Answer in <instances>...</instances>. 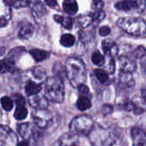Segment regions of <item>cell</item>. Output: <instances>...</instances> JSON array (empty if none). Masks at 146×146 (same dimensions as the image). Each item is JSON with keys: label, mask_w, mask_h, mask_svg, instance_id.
Returning a JSON list of instances; mask_svg holds the SVG:
<instances>
[{"label": "cell", "mask_w": 146, "mask_h": 146, "mask_svg": "<svg viewBox=\"0 0 146 146\" xmlns=\"http://www.w3.org/2000/svg\"><path fill=\"white\" fill-rule=\"evenodd\" d=\"M133 144L134 145H146V133L138 127H133L131 131Z\"/></svg>", "instance_id": "4fadbf2b"}, {"label": "cell", "mask_w": 146, "mask_h": 146, "mask_svg": "<svg viewBox=\"0 0 146 146\" xmlns=\"http://www.w3.org/2000/svg\"><path fill=\"white\" fill-rule=\"evenodd\" d=\"M33 75L38 80H42L45 77V71L42 67H36L33 69Z\"/></svg>", "instance_id": "f1b7e54d"}, {"label": "cell", "mask_w": 146, "mask_h": 146, "mask_svg": "<svg viewBox=\"0 0 146 146\" xmlns=\"http://www.w3.org/2000/svg\"><path fill=\"white\" fill-rule=\"evenodd\" d=\"M105 17V12L102 9H97V11H95V13L92 15L93 21L96 22H99L102 20H104Z\"/></svg>", "instance_id": "1f68e13d"}, {"label": "cell", "mask_w": 146, "mask_h": 146, "mask_svg": "<svg viewBox=\"0 0 146 146\" xmlns=\"http://www.w3.org/2000/svg\"><path fill=\"white\" fill-rule=\"evenodd\" d=\"M53 72L56 74V76H58L59 78L62 79L63 75L66 74V71H65V67L63 68L59 62H56L54 67H53Z\"/></svg>", "instance_id": "f546056e"}, {"label": "cell", "mask_w": 146, "mask_h": 146, "mask_svg": "<svg viewBox=\"0 0 146 146\" xmlns=\"http://www.w3.org/2000/svg\"><path fill=\"white\" fill-rule=\"evenodd\" d=\"M91 106H92V103H91L90 99L88 98H86V96L80 97L77 101V107L81 111L89 110L91 108Z\"/></svg>", "instance_id": "7402d4cb"}, {"label": "cell", "mask_w": 146, "mask_h": 146, "mask_svg": "<svg viewBox=\"0 0 146 146\" xmlns=\"http://www.w3.org/2000/svg\"><path fill=\"white\" fill-rule=\"evenodd\" d=\"M15 133L8 127L0 125V146H12L17 145Z\"/></svg>", "instance_id": "8992f818"}, {"label": "cell", "mask_w": 146, "mask_h": 146, "mask_svg": "<svg viewBox=\"0 0 146 146\" xmlns=\"http://www.w3.org/2000/svg\"><path fill=\"white\" fill-rule=\"evenodd\" d=\"M124 109L127 110V111H134V110L136 109V105L134 103L131 102V101H128L127 103L124 104Z\"/></svg>", "instance_id": "f35d334b"}, {"label": "cell", "mask_w": 146, "mask_h": 146, "mask_svg": "<svg viewBox=\"0 0 146 146\" xmlns=\"http://www.w3.org/2000/svg\"><path fill=\"white\" fill-rule=\"evenodd\" d=\"M119 67L121 71L126 73H133L137 68L135 61L129 56H121L119 58Z\"/></svg>", "instance_id": "ba28073f"}, {"label": "cell", "mask_w": 146, "mask_h": 146, "mask_svg": "<svg viewBox=\"0 0 146 146\" xmlns=\"http://www.w3.org/2000/svg\"><path fill=\"white\" fill-rule=\"evenodd\" d=\"M9 3L15 8H22L27 5V1L24 0H9Z\"/></svg>", "instance_id": "d590c367"}, {"label": "cell", "mask_w": 146, "mask_h": 146, "mask_svg": "<svg viewBox=\"0 0 146 146\" xmlns=\"http://www.w3.org/2000/svg\"><path fill=\"white\" fill-rule=\"evenodd\" d=\"M28 103L34 109H46L48 106V99L45 96L40 94H34L28 96Z\"/></svg>", "instance_id": "9c48e42d"}, {"label": "cell", "mask_w": 146, "mask_h": 146, "mask_svg": "<svg viewBox=\"0 0 146 146\" xmlns=\"http://www.w3.org/2000/svg\"><path fill=\"white\" fill-rule=\"evenodd\" d=\"M66 76L74 87L82 85L86 78V70L84 62L77 57H69L65 62Z\"/></svg>", "instance_id": "6da1fadb"}, {"label": "cell", "mask_w": 146, "mask_h": 146, "mask_svg": "<svg viewBox=\"0 0 146 146\" xmlns=\"http://www.w3.org/2000/svg\"><path fill=\"white\" fill-rule=\"evenodd\" d=\"M17 131L24 140H31L34 134V129L30 123H21L17 126Z\"/></svg>", "instance_id": "8fae6325"}, {"label": "cell", "mask_w": 146, "mask_h": 146, "mask_svg": "<svg viewBox=\"0 0 146 146\" xmlns=\"http://www.w3.org/2000/svg\"><path fill=\"white\" fill-rule=\"evenodd\" d=\"M93 5L96 7L97 9H102L104 8V3L101 0H93Z\"/></svg>", "instance_id": "b9f144b4"}, {"label": "cell", "mask_w": 146, "mask_h": 146, "mask_svg": "<svg viewBox=\"0 0 146 146\" xmlns=\"http://www.w3.org/2000/svg\"><path fill=\"white\" fill-rule=\"evenodd\" d=\"M92 61L93 64H95L97 66H103L105 63V58L98 50H95L92 53Z\"/></svg>", "instance_id": "d4e9b609"}, {"label": "cell", "mask_w": 146, "mask_h": 146, "mask_svg": "<svg viewBox=\"0 0 146 146\" xmlns=\"http://www.w3.org/2000/svg\"><path fill=\"white\" fill-rule=\"evenodd\" d=\"M104 52L108 56H115L119 52L118 45L111 39H105L102 42Z\"/></svg>", "instance_id": "7c38bea8"}, {"label": "cell", "mask_w": 146, "mask_h": 146, "mask_svg": "<svg viewBox=\"0 0 146 146\" xmlns=\"http://www.w3.org/2000/svg\"><path fill=\"white\" fill-rule=\"evenodd\" d=\"M78 89H79V92H80V94L83 95V96H86L89 94V88L85 86V85H80V86H78Z\"/></svg>", "instance_id": "60d3db41"}, {"label": "cell", "mask_w": 146, "mask_h": 146, "mask_svg": "<svg viewBox=\"0 0 146 146\" xmlns=\"http://www.w3.org/2000/svg\"><path fill=\"white\" fill-rule=\"evenodd\" d=\"M30 54L33 56V57L34 58V60L36 62H42L45 59H47L50 53L44 50H39V49H33L30 50Z\"/></svg>", "instance_id": "ffe728a7"}, {"label": "cell", "mask_w": 146, "mask_h": 146, "mask_svg": "<svg viewBox=\"0 0 146 146\" xmlns=\"http://www.w3.org/2000/svg\"><path fill=\"white\" fill-rule=\"evenodd\" d=\"M27 4L30 5L33 13L36 16L40 17V16H43L44 15L46 14L45 7L41 1H39V0H29L27 2Z\"/></svg>", "instance_id": "5bb4252c"}, {"label": "cell", "mask_w": 146, "mask_h": 146, "mask_svg": "<svg viewBox=\"0 0 146 146\" xmlns=\"http://www.w3.org/2000/svg\"><path fill=\"white\" fill-rule=\"evenodd\" d=\"M54 20H55L56 22H58V23H62V20H63V16L59 15H54Z\"/></svg>", "instance_id": "ee69618b"}, {"label": "cell", "mask_w": 146, "mask_h": 146, "mask_svg": "<svg viewBox=\"0 0 146 146\" xmlns=\"http://www.w3.org/2000/svg\"><path fill=\"white\" fill-rule=\"evenodd\" d=\"M11 17V11L9 4L4 0H0V18L9 20Z\"/></svg>", "instance_id": "44dd1931"}, {"label": "cell", "mask_w": 146, "mask_h": 146, "mask_svg": "<svg viewBox=\"0 0 146 146\" xmlns=\"http://www.w3.org/2000/svg\"><path fill=\"white\" fill-rule=\"evenodd\" d=\"M13 98L17 106L19 105H25L26 104V101H25V98L21 95V94H14L13 95Z\"/></svg>", "instance_id": "8d00e7d4"}, {"label": "cell", "mask_w": 146, "mask_h": 146, "mask_svg": "<svg viewBox=\"0 0 146 146\" xmlns=\"http://www.w3.org/2000/svg\"><path fill=\"white\" fill-rule=\"evenodd\" d=\"M110 33V28L107 26H104L99 29V34L101 36H108Z\"/></svg>", "instance_id": "ab89813d"}, {"label": "cell", "mask_w": 146, "mask_h": 146, "mask_svg": "<svg viewBox=\"0 0 146 146\" xmlns=\"http://www.w3.org/2000/svg\"><path fill=\"white\" fill-rule=\"evenodd\" d=\"M112 111H113V106L110 104H104L102 107V113L104 115H108L111 114Z\"/></svg>", "instance_id": "74e56055"}, {"label": "cell", "mask_w": 146, "mask_h": 146, "mask_svg": "<svg viewBox=\"0 0 146 146\" xmlns=\"http://www.w3.org/2000/svg\"><path fill=\"white\" fill-rule=\"evenodd\" d=\"M29 143L27 142V140L23 141V142H20V143H17V145H28Z\"/></svg>", "instance_id": "681fc988"}, {"label": "cell", "mask_w": 146, "mask_h": 146, "mask_svg": "<svg viewBox=\"0 0 146 146\" xmlns=\"http://www.w3.org/2000/svg\"><path fill=\"white\" fill-rule=\"evenodd\" d=\"M117 26L127 33L135 37H146V21L138 17L121 18Z\"/></svg>", "instance_id": "3957f363"}, {"label": "cell", "mask_w": 146, "mask_h": 146, "mask_svg": "<svg viewBox=\"0 0 146 146\" xmlns=\"http://www.w3.org/2000/svg\"><path fill=\"white\" fill-rule=\"evenodd\" d=\"M62 7L64 11L68 15H74L78 11V3L76 0H64Z\"/></svg>", "instance_id": "d6986e66"}, {"label": "cell", "mask_w": 146, "mask_h": 146, "mask_svg": "<svg viewBox=\"0 0 146 146\" xmlns=\"http://www.w3.org/2000/svg\"><path fill=\"white\" fill-rule=\"evenodd\" d=\"M146 55V49L144 46H139L137 47L133 51V56L136 58H142Z\"/></svg>", "instance_id": "d6a6232c"}, {"label": "cell", "mask_w": 146, "mask_h": 146, "mask_svg": "<svg viewBox=\"0 0 146 146\" xmlns=\"http://www.w3.org/2000/svg\"><path fill=\"white\" fill-rule=\"evenodd\" d=\"M44 2L50 8H56L57 7V1L56 0H44Z\"/></svg>", "instance_id": "7bdbcfd3"}, {"label": "cell", "mask_w": 146, "mask_h": 146, "mask_svg": "<svg viewBox=\"0 0 146 146\" xmlns=\"http://www.w3.org/2000/svg\"><path fill=\"white\" fill-rule=\"evenodd\" d=\"M41 89H42L41 84L36 83L33 80H28L26 84V86H25V92H26V94L27 96H31V95L39 93Z\"/></svg>", "instance_id": "2e32d148"}, {"label": "cell", "mask_w": 146, "mask_h": 146, "mask_svg": "<svg viewBox=\"0 0 146 146\" xmlns=\"http://www.w3.org/2000/svg\"><path fill=\"white\" fill-rule=\"evenodd\" d=\"M1 104L3 110L6 111H10L13 109V101L7 96H4L1 98Z\"/></svg>", "instance_id": "83f0119b"}, {"label": "cell", "mask_w": 146, "mask_h": 146, "mask_svg": "<svg viewBox=\"0 0 146 146\" xmlns=\"http://www.w3.org/2000/svg\"><path fill=\"white\" fill-rule=\"evenodd\" d=\"M141 68H142V71H143L144 75L146 77V61L142 62V64H141Z\"/></svg>", "instance_id": "bcb514c9"}, {"label": "cell", "mask_w": 146, "mask_h": 146, "mask_svg": "<svg viewBox=\"0 0 146 146\" xmlns=\"http://www.w3.org/2000/svg\"><path fill=\"white\" fill-rule=\"evenodd\" d=\"M109 58V64L106 66V70L110 73L113 74L115 72V60H114V56H108Z\"/></svg>", "instance_id": "836d02e7"}, {"label": "cell", "mask_w": 146, "mask_h": 146, "mask_svg": "<svg viewBox=\"0 0 146 146\" xmlns=\"http://www.w3.org/2000/svg\"><path fill=\"white\" fill-rule=\"evenodd\" d=\"M93 18L92 15H80L77 21L79 23V25L82 27V28H86L87 27H89L91 25V23L92 22Z\"/></svg>", "instance_id": "484cf974"}, {"label": "cell", "mask_w": 146, "mask_h": 146, "mask_svg": "<svg viewBox=\"0 0 146 146\" xmlns=\"http://www.w3.org/2000/svg\"><path fill=\"white\" fill-rule=\"evenodd\" d=\"M144 4L139 0H122L115 3V8L122 11H131L133 9H140Z\"/></svg>", "instance_id": "52a82bcc"}, {"label": "cell", "mask_w": 146, "mask_h": 146, "mask_svg": "<svg viewBox=\"0 0 146 146\" xmlns=\"http://www.w3.org/2000/svg\"><path fill=\"white\" fill-rule=\"evenodd\" d=\"M94 74L97 77V79L101 82V83H106L109 80V74L107 70L104 69H95L94 70Z\"/></svg>", "instance_id": "4316f807"}, {"label": "cell", "mask_w": 146, "mask_h": 146, "mask_svg": "<svg viewBox=\"0 0 146 146\" xmlns=\"http://www.w3.org/2000/svg\"><path fill=\"white\" fill-rule=\"evenodd\" d=\"M59 145H78L77 135L72 132L63 134L59 139Z\"/></svg>", "instance_id": "9a60e30c"}, {"label": "cell", "mask_w": 146, "mask_h": 146, "mask_svg": "<svg viewBox=\"0 0 146 146\" xmlns=\"http://www.w3.org/2000/svg\"><path fill=\"white\" fill-rule=\"evenodd\" d=\"M13 64L10 63L7 59H3L0 61V74L6 73L9 70H11Z\"/></svg>", "instance_id": "4dcf8cb0"}, {"label": "cell", "mask_w": 146, "mask_h": 146, "mask_svg": "<svg viewBox=\"0 0 146 146\" xmlns=\"http://www.w3.org/2000/svg\"><path fill=\"white\" fill-rule=\"evenodd\" d=\"M24 52H25V48H24V47H15V48L12 49V50L9 52V54H8L6 59H7L10 63H12V64L14 65L15 62H16V60H17Z\"/></svg>", "instance_id": "ac0fdd59"}, {"label": "cell", "mask_w": 146, "mask_h": 146, "mask_svg": "<svg viewBox=\"0 0 146 146\" xmlns=\"http://www.w3.org/2000/svg\"><path fill=\"white\" fill-rule=\"evenodd\" d=\"M44 96L46 98L56 104H60L64 99V85L62 79L58 76L49 77L46 80Z\"/></svg>", "instance_id": "7a4b0ae2"}, {"label": "cell", "mask_w": 146, "mask_h": 146, "mask_svg": "<svg viewBox=\"0 0 146 146\" xmlns=\"http://www.w3.org/2000/svg\"><path fill=\"white\" fill-rule=\"evenodd\" d=\"M94 127L92 118L87 115H82L72 120L69 125V129L77 136L89 135Z\"/></svg>", "instance_id": "277c9868"}, {"label": "cell", "mask_w": 146, "mask_h": 146, "mask_svg": "<svg viewBox=\"0 0 146 146\" xmlns=\"http://www.w3.org/2000/svg\"><path fill=\"white\" fill-rule=\"evenodd\" d=\"M14 116L18 121H22L27 116V109L25 107V105H19L17 106Z\"/></svg>", "instance_id": "cb8c5ba5"}, {"label": "cell", "mask_w": 146, "mask_h": 146, "mask_svg": "<svg viewBox=\"0 0 146 146\" xmlns=\"http://www.w3.org/2000/svg\"><path fill=\"white\" fill-rule=\"evenodd\" d=\"M135 81L132 75V73H126V72H121L119 75V80L118 85L121 88L123 89H128L134 86Z\"/></svg>", "instance_id": "30bf717a"}, {"label": "cell", "mask_w": 146, "mask_h": 146, "mask_svg": "<svg viewBox=\"0 0 146 146\" xmlns=\"http://www.w3.org/2000/svg\"><path fill=\"white\" fill-rule=\"evenodd\" d=\"M8 21L7 19H4V18H0V27H3L5 26H7L8 24Z\"/></svg>", "instance_id": "f6af8a7d"}, {"label": "cell", "mask_w": 146, "mask_h": 146, "mask_svg": "<svg viewBox=\"0 0 146 146\" xmlns=\"http://www.w3.org/2000/svg\"><path fill=\"white\" fill-rule=\"evenodd\" d=\"M73 23H74V21L71 17H63V20L62 21V25L66 28V29H68L70 30L72 27H73Z\"/></svg>", "instance_id": "e575fe53"}, {"label": "cell", "mask_w": 146, "mask_h": 146, "mask_svg": "<svg viewBox=\"0 0 146 146\" xmlns=\"http://www.w3.org/2000/svg\"><path fill=\"white\" fill-rule=\"evenodd\" d=\"M32 115L35 125L39 128L47 127L52 121V114L46 109H35Z\"/></svg>", "instance_id": "5b68a950"}, {"label": "cell", "mask_w": 146, "mask_h": 146, "mask_svg": "<svg viewBox=\"0 0 146 146\" xmlns=\"http://www.w3.org/2000/svg\"><path fill=\"white\" fill-rule=\"evenodd\" d=\"M4 52H5V48H3V47L0 48V56L3 55V53H4Z\"/></svg>", "instance_id": "f907efd6"}, {"label": "cell", "mask_w": 146, "mask_h": 146, "mask_svg": "<svg viewBox=\"0 0 146 146\" xmlns=\"http://www.w3.org/2000/svg\"><path fill=\"white\" fill-rule=\"evenodd\" d=\"M141 96H142V98L146 102V88L142 90V92H141Z\"/></svg>", "instance_id": "c3c4849f"}, {"label": "cell", "mask_w": 146, "mask_h": 146, "mask_svg": "<svg viewBox=\"0 0 146 146\" xmlns=\"http://www.w3.org/2000/svg\"><path fill=\"white\" fill-rule=\"evenodd\" d=\"M136 115H139V114H142V113H144V110H142V109H140V108H137L136 107V109L134 110V111H133Z\"/></svg>", "instance_id": "7dc6e473"}, {"label": "cell", "mask_w": 146, "mask_h": 146, "mask_svg": "<svg viewBox=\"0 0 146 146\" xmlns=\"http://www.w3.org/2000/svg\"><path fill=\"white\" fill-rule=\"evenodd\" d=\"M60 43L62 45L65 46V47H71L75 43V38L74 35L67 33V34H63L61 37L60 39Z\"/></svg>", "instance_id": "603a6c76"}, {"label": "cell", "mask_w": 146, "mask_h": 146, "mask_svg": "<svg viewBox=\"0 0 146 146\" xmlns=\"http://www.w3.org/2000/svg\"><path fill=\"white\" fill-rule=\"evenodd\" d=\"M33 32H34L33 27L29 22H26L21 24L19 30V36L21 38H29L33 34Z\"/></svg>", "instance_id": "e0dca14e"}]
</instances>
